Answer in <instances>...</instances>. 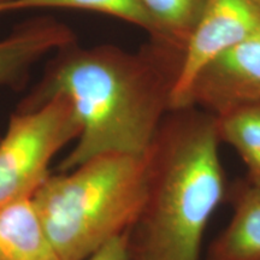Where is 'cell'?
<instances>
[{
  "mask_svg": "<svg viewBox=\"0 0 260 260\" xmlns=\"http://www.w3.org/2000/svg\"><path fill=\"white\" fill-rule=\"evenodd\" d=\"M172 82L152 56L111 46L59 50L30 106L61 95L73 107L80 135L59 172L102 155L147 154L170 111Z\"/></svg>",
  "mask_w": 260,
  "mask_h": 260,
  "instance_id": "6da1fadb",
  "label": "cell"
},
{
  "mask_svg": "<svg viewBox=\"0 0 260 260\" xmlns=\"http://www.w3.org/2000/svg\"><path fill=\"white\" fill-rule=\"evenodd\" d=\"M172 112L149 151L147 199L128 232L129 260H201L207 225L226 195L216 116Z\"/></svg>",
  "mask_w": 260,
  "mask_h": 260,
  "instance_id": "7a4b0ae2",
  "label": "cell"
},
{
  "mask_svg": "<svg viewBox=\"0 0 260 260\" xmlns=\"http://www.w3.org/2000/svg\"><path fill=\"white\" fill-rule=\"evenodd\" d=\"M148 182L149 152L102 155L48 177L31 200L59 260H86L129 232Z\"/></svg>",
  "mask_w": 260,
  "mask_h": 260,
  "instance_id": "3957f363",
  "label": "cell"
},
{
  "mask_svg": "<svg viewBox=\"0 0 260 260\" xmlns=\"http://www.w3.org/2000/svg\"><path fill=\"white\" fill-rule=\"evenodd\" d=\"M79 135L73 107L61 95L12 116L0 140V206L31 198L50 177L54 155Z\"/></svg>",
  "mask_w": 260,
  "mask_h": 260,
  "instance_id": "277c9868",
  "label": "cell"
},
{
  "mask_svg": "<svg viewBox=\"0 0 260 260\" xmlns=\"http://www.w3.org/2000/svg\"><path fill=\"white\" fill-rule=\"evenodd\" d=\"M258 28L260 4L255 0H206L183 47L171 87L170 112L189 109L191 89L201 71Z\"/></svg>",
  "mask_w": 260,
  "mask_h": 260,
  "instance_id": "5b68a950",
  "label": "cell"
},
{
  "mask_svg": "<svg viewBox=\"0 0 260 260\" xmlns=\"http://www.w3.org/2000/svg\"><path fill=\"white\" fill-rule=\"evenodd\" d=\"M254 103H260V28L201 71L189 107L203 106L219 116Z\"/></svg>",
  "mask_w": 260,
  "mask_h": 260,
  "instance_id": "8992f818",
  "label": "cell"
},
{
  "mask_svg": "<svg viewBox=\"0 0 260 260\" xmlns=\"http://www.w3.org/2000/svg\"><path fill=\"white\" fill-rule=\"evenodd\" d=\"M204 260H260V189L248 181L233 190V216Z\"/></svg>",
  "mask_w": 260,
  "mask_h": 260,
  "instance_id": "52a82bcc",
  "label": "cell"
},
{
  "mask_svg": "<svg viewBox=\"0 0 260 260\" xmlns=\"http://www.w3.org/2000/svg\"><path fill=\"white\" fill-rule=\"evenodd\" d=\"M74 44V35L54 21H34L0 40V86L17 80L52 51Z\"/></svg>",
  "mask_w": 260,
  "mask_h": 260,
  "instance_id": "ba28073f",
  "label": "cell"
},
{
  "mask_svg": "<svg viewBox=\"0 0 260 260\" xmlns=\"http://www.w3.org/2000/svg\"><path fill=\"white\" fill-rule=\"evenodd\" d=\"M0 260H59L31 198L0 206Z\"/></svg>",
  "mask_w": 260,
  "mask_h": 260,
  "instance_id": "9c48e42d",
  "label": "cell"
},
{
  "mask_svg": "<svg viewBox=\"0 0 260 260\" xmlns=\"http://www.w3.org/2000/svg\"><path fill=\"white\" fill-rule=\"evenodd\" d=\"M220 141L242 159L247 181L260 189V103L237 107L216 116Z\"/></svg>",
  "mask_w": 260,
  "mask_h": 260,
  "instance_id": "30bf717a",
  "label": "cell"
},
{
  "mask_svg": "<svg viewBox=\"0 0 260 260\" xmlns=\"http://www.w3.org/2000/svg\"><path fill=\"white\" fill-rule=\"evenodd\" d=\"M30 9H74L100 12L138 25L165 45L161 31L140 0H14L2 3L0 14Z\"/></svg>",
  "mask_w": 260,
  "mask_h": 260,
  "instance_id": "8fae6325",
  "label": "cell"
},
{
  "mask_svg": "<svg viewBox=\"0 0 260 260\" xmlns=\"http://www.w3.org/2000/svg\"><path fill=\"white\" fill-rule=\"evenodd\" d=\"M158 25L165 45L184 47L206 0H140Z\"/></svg>",
  "mask_w": 260,
  "mask_h": 260,
  "instance_id": "7c38bea8",
  "label": "cell"
},
{
  "mask_svg": "<svg viewBox=\"0 0 260 260\" xmlns=\"http://www.w3.org/2000/svg\"><path fill=\"white\" fill-rule=\"evenodd\" d=\"M128 232L115 237L86 260H129Z\"/></svg>",
  "mask_w": 260,
  "mask_h": 260,
  "instance_id": "4fadbf2b",
  "label": "cell"
},
{
  "mask_svg": "<svg viewBox=\"0 0 260 260\" xmlns=\"http://www.w3.org/2000/svg\"><path fill=\"white\" fill-rule=\"evenodd\" d=\"M9 2H14V0H0V4H2V3H9Z\"/></svg>",
  "mask_w": 260,
  "mask_h": 260,
  "instance_id": "5bb4252c",
  "label": "cell"
},
{
  "mask_svg": "<svg viewBox=\"0 0 260 260\" xmlns=\"http://www.w3.org/2000/svg\"><path fill=\"white\" fill-rule=\"evenodd\" d=\"M255 2H258V3H259V4H260V0H255Z\"/></svg>",
  "mask_w": 260,
  "mask_h": 260,
  "instance_id": "9a60e30c",
  "label": "cell"
}]
</instances>
